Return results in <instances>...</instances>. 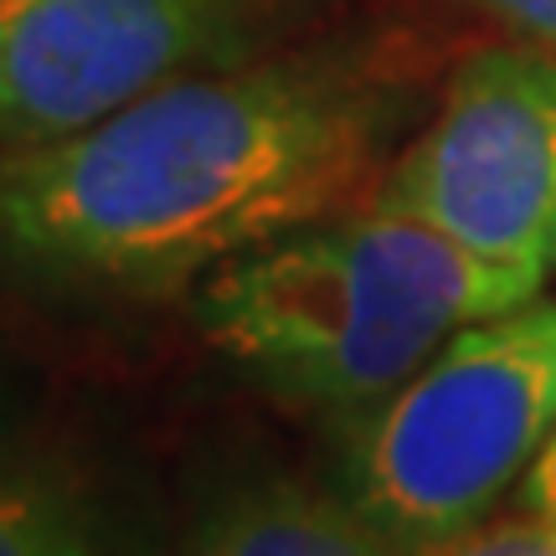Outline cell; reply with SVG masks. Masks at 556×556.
<instances>
[{"label": "cell", "instance_id": "1", "mask_svg": "<svg viewBox=\"0 0 556 556\" xmlns=\"http://www.w3.org/2000/svg\"><path fill=\"white\" fill-rule=\"evenodd\" d=\"M402 119L351 52L191 73L78 135L0 150V278L62 299H170L340 206Z\"/></svg>", "mask_w": 556, "mask_h": 556}, {"label": "cell", "instance_id": "2", "mask_svg": "<svg viewBox=\"0 0 556 556\" xmlns=\"http://www.w3.org/2000/svg\"><path fill=\"white\" fill-rule=\"evenodd\" d=\"M536 294L531 278L366 201L201 278L191 319L253 387L345 422L392 397L464 325Z\"/></svg>", "mask_w": 556, "mask_h": 556}, {"label": "cell", "instance_id": "3", "mask_svg": "<svg viewBox=\"0 0 556 556\" xmlns=\"http://www.w3.org/2000/svg\"><path fill=\"white\" fill-rule=\"evenodd\" d=\"M556 428V299L464 325L397 392L340 422L336 495L407 552L490 520Z\"/></svg>", "mask_w": 556, "mask_h": 556}, {"label": "cell", "instance_id": "4", "mask_svg": "<svg viewBox=\"0 0 556 556\" xmlns=\"http://www.w3.org/2000/svg\"><path fill=\"white\" fill-rule=\"evenodd\" d=\"M371 206L433 227L505 274H556V52L490 47L458 67Z\"/></svg>", "mask_w": 556, "mask_h": 556}, {"label": "cell", "instance_id": "5", "mask_svg": "<svg viewBox=\"0 0 556 556\" xmlns=\"http://www.w3.org/2000/svg\"><path fill=\"white\" fill-rule=\"evenodd\" d=\"M283 0H0V150L52 144L191 73L268 58Z\"/></svg>", "mask_w": 556, "mask_h": 556}, {"label": "cell", "instance_id": "6", "mask_svg": "<svg viewBox=\"0 0 556 556\" xmlns=\"http://www.w3.org/2000/svg\"><path fill=\"white\" fill-rule=\"evenodd\" d=\"M186 556H413L336 490L248 484L197 526Z\"/></svg>", "mask_w": 556, "mask_h": 556}, {"label": "cell", "instance_id": "7", "mask_svg": "<svg viewBox=\"0 0 556 556\" xmlns=\"http://www.w3.org/2000/svg\"><path fill=\"white\" fill-rule=\"evenodd\" d=\"M0 556H155L73 464H0Z\"/></svg>", "mask_w": 556, "mask_h": 556}, {"label": "cell", "instance_id": "8", "mask_svg": "<svg viewBox=\"0 0 556 556\" xmlns=\"http://www.w3.org/2000/svg\"><path fill=\"white\" fill-rule=\"evenodd\" d=\"M417 556H556V520L516 510V516L479 520V526L438 541Z\"/></svg>", "mask_w": 556, "mask_h": 556}, {"label": "cell", "instance_id": "9", "mask_svg": "<svg viewBox=\"0 0 556 556\" xmlns=\"http://www.w3.org/2000/svg\"><path fill=\"white\" fill-rule=\"evenodd\" d=\"M469 5L500 21L505 31H516L520 41L556 52V0H469Z\"/></svg>", "mask_w": 556, "mask_h": 556}, {"label": "cell", "instance_id": "10", "mask_svg": "<svg viewBox=\"0 0 556 556\" xmlns=\"http://www.w3.org/2000/svg\"><path fill=\"white\" fill-rule=\"evenodd\" d=\"M520 510L556 520V428H552V438H546V448L536 454V464L520 479Z\"/></svg>", "mask_w": 556, "mask_h": 556}, {"label": "cell", "instance_id": "11", "mask_svg": "<svg viewBox=\"0 0 556 556\" xmlns=\"http://www.w3.org/2000/svg\"><path fill=\"white\" fill-rule=\"evenodd\" d=\"M11 443H16V397H11V381L0 371V458L11 454Z\"/></svg>", "mask_w": 556, "mask_h": 556}]
</instances>
